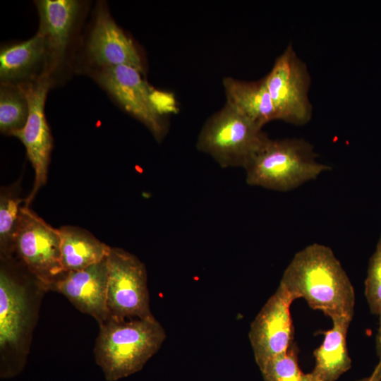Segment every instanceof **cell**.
<instances>
[{"mask_svg": "<svg viewBox=\"0 0 381 381\" xmlns=\"http://www.w3.org/2000/svg\"><path fill=\"white\" fill-rule=\"evenodd\" d=\"M29 108L22 87L4 83L0 91V130L11 133L26 124Z\"/></svg>", "mask_w": 381, "mask_h": 381, "instance_id": "19", "label": "cell"}, {"mask_svg": "<svg viewBox=\"0 0 381 381\" xmlns=\"http://www.w3.org/2000/svg\"><path fill=\"white\" fill-rule=\"evenodd\" d=\"M377 349L381 361V319L379 320L378 332L377 335Z\"/></svg>", "mask_w": 381, "mask_h": 381, "instance_id": "24", "label": "cell"}, {"mask_svg": "<svg viewBox=\"0 0 381 381\" xmlns=\"http://www.w3.org/2000/svg\"><path fill=\"white\" fill-rule=\"evenodd\" d=\"M14 250L44 288L65 273L59 229L25 205L21 208Z\"/></svg>", "mask_w": 381, "mask_h": 381, "instance_id": "7", "label": "cell"}, {"mask_svg": "<svg viewBox=\"0 0 381 381\" xmlns=\"http://www.w3.org/2000/svg\"><path fill=\"white\" fill-rule=\"evenodd\" d=\"M107 265L109 318L117 320L154 318L150 310L145 264L123 249L111 248L107 257Z\"/></svg>", "mask_w": 381, "mask_h": 381, "instance_id": "5", "label": "cell"}, {"mask_svg": "<svg viewBox=\"0 0 381 381\" xmlns=\"http://www.w3.org/2000/svg\"><path fill=\"white\" fill-rule=\"evenodd\" d=\"M140 73L125 65L104 67L99 80L128 112L142 121L159 140L165 133L166 126L154 102L152 90Z\"/></svg>", "mask_w": 381, "mask_h": 381, "instance_id": "10", "label": "cell"}, {"mask_svg": "<svg viewBox=\"0 0 381 381\" xmlns=\"http://www.w3.org/2000/svg\"><path fill=\"white\" fill-rule=\"evenodd\" d=\"M263 381H316L311 373H304L300 368L296 347L265 363L260 369Z\"/></svg>", "mask_w": 381, "mask_h": 381, "instance_id": "21", "label": "cell"}, {"mask_svg": "<svg viewBox=\"0 0 381 381\" xmlns=\"http://www.w3.org/2000/svg\"><path fill=\"white\" fill-rule=\"evenodd\" d=\"M331 320L332 327L322 332L324 340L313 351L315 366L310 373L316 381H336L351 367L346 336L352 320L346 317Z\"/></svg>", "mask_w": 381, "mask_h": 381, "instance_id": "14", "label": "cell"}, {"mask_svg": "<svg viewBox=\"0 0 381 381\" xmlns=\"http://www.w3.org/2000/svg\"><path fill=\"white\" fill-rule=\"evenodd\" d=\"M226 103L235 111L262 128L278 120L265 78L243 81L227 77L223 80Z\"/></svg>", "mask_w": 381, "mask_h": 381, "instance_id": "13", "label": "cell"}, {"mask_svg": "<svg viewBox=\"0 0 381 381\" xmlns=\"http://www.w3.org/2000/svg\"><path fill=\"white\" fill-rule=\"evenodd\" d=\"M22 199L14 189L1 190L0 196V247L4 256L14 250L15 237L18 227Z\"/></svg>", "mask_w": 381, "mask_h": 381, "instance_id": "20", "label": "cell"}, {"mask_svg": "<svg viewBox=\"0 0 381 381\" xmlns=\"http://www.w3.org/2000/svg\"><path fill=\"white\" fill-rule=\"evenodd\" d=\"M293 301L279 284L251 322L248 337L260 369L286 352L293 344L294 326L290 313Z\"/></svg>", "mask_w": 381, "mask_h": 381, "instance_id": "9", "label": "cell"}, {"mask_svg": "<svg viewBox=\"0 0 381 381\" xmlns=\"http://www.w3.org/2000/svg\"><path fill=\"white\" fill-rule=\"evenodd\" d=\"M279 284L293 301L303 298L309 307L329 317L353 319L355 291L332 250L314 243L296 253Z\"/></svg>", "mask_w": 381, "mask_h": 381, "instance_id": "1", "label": "cell"}, {"mask_svg": "<svg viewBox=\"0 0 381 381\" xmlns=\"http://www.w3.org/2000/svg\"><path fill=\"white\" fill-rule=\"evenodd\" d=\"M264 78L278 120L296 126L310 121L313 114L308 96L311 78L291 43L276 59Z\"/></svg>", "mask_w": 381, "mask_h": 381, "instance_id": "6", "label": "cell"}, {"mask_svg": "<svg viewBox=\"0 0 381 381\" xmlns=\"http://www.w3.org/2000/svg\"><path fill=\"white\" fill-rule=\"evenodd\" d=\"M49 86V78L42 76L22 87L28 104V118L22 129L11 133L23 143L35 171L33 188L25 199L24 205L27 207L47 179L52 138L45 119L44 104Z\"/></svg>", "mask_w": 381, "mask_h": 381, "instance_id": "8", "label": "cell"}, {"mask_svg": "<svg viewBox=\"0 0 381 381\" xmlns=\"http://www.w3.org/2000/svg\"><path fill=\"white\" fill-rule=\"evenodd\" d=\"M59 231L64 272L80 270L105 260L111 248L78 227L64 226Z\"/></svg>", "mask_w": 381, "mask_h": 381, "instance_id": "17", "label": "cell"}, {"mask_svg": "<svg viewBox=\"0 0 381 381\" xmlns=\"http://www.w3.org/2000/svg\"><path fill=\"white\" fill-rule=\"evenodd\" d=\"M36 5L40 21L38 32L44 37L47 50L60 57L68 43L79 3L75 0H40Z\"/></svg>", "mask_w": 381, "mask_h": 381, "instance_id": "16", "label": "cell"}, {"mask_svg": "<svg viewBox=\"0 0 381 381\" xmlns=\"http://www.w3.org/2000/svg\"><path fill=\"white\" fill-rule=\"evenodd\" d=\"M107 284L106 258L83 270L65 272L47 289L63 294L79 310L101 325L109 318Z\"/></svg>", "mask_w": 381, "mask_h": 381, "instance_id": "11", "label": "cell"}, {"mask_svg": "<svg viewBox=\"0 0 381 381\" xmlns=\"http://www.w3.org/2000/svg\"><path fill=\"white\" fill-rule=\"evenodd\" d=\"M381 380V361L375 368L373 373L368 377L356 381H380Z\"/></svg>", "mask_w": 381, "mask_h": 381, "instance_id": "23", "label": "cell"}, {"mask_svg": "<svg viewBox=\"0 0 381 381\" xmlns=\"http://www.w3.org/2000/svg\"><path fill=\"white\" fill-rule=\"evenodd\" d=\"M365 296L371 313L381 319V234L370 258L365 280Z\"/></svg>", "mask_w": 381, "mask_h": 381, "instance_id": "22", "label": "cell"}, {"mask_svg": "<svg viewBox=\"0 0 381 381\" xmlns=\"http://www.w3.org/2000/svg\"><path fill=\"white\" fill-rule=\"evenodd\" d=\"M316 157L304 139L269 138L244 167L246 183L277 191L295 189L331 169Z\"/></svg>", "mask_w": 381, "mask_h": 381, "instance_id": "3", "label": "cell"}, {"mask_svg": "<svg viewBox=\"0 0 381 381\" xmlns=\"http://www.w3.org/2000/svg\"><path fill=\"white\" fill-rule=\"evenodd\" d=\"M167 337L154 318L117 320L99 325L94 353L108 381L140 371L161 348Z\"/></svg>", "mask_w": 381, "mask_h": 381, "instance_id": "2", "label": "cell"}, {"mask_svg": "<svg viewBox=\"0 0 381 381\" xmlns=\"http://www.w3.org/2000/svg\"><path fill=\"white\" fill-rule=\"evenodd\" d=\"M88 52L95 63L104 67L125 65L140 72L143 71L140 56L133 42L103 8L97 11Z\"/></svg>", "mask_w": 381, "mask_h": 381, "instance_id": "12", "label": "cell"}, {"mask_svg": "<svg viewBox=\"0 0 381 381\" xmlns=\"http://www.w3.org/2000/svg\"><path fill=\"white\" fill-rule=\"evenodd\" d=\"M44 37L37 33L27 41L4 47L0 52V78L3 82L24 77L42 60L47 52Z\"/></svg>", "mask_w": 381, "mask_h": 381, "instance_id": "18", "label": "cell"}, {"mask_svg": "<svg viewBox=\"0 0 381 381\" xmlns=\"http://www.w3.org/2000/svg\"><path fill=\"white\" fill-rule=\"evenodd\" d=\"M268 138L262 128L226 104L206 121L197 147L224 168L244 169Z\"/></svg>", "mask_w": 381, "mask_h": 381, "instance_id": "4", "label": "cell"}, {"mask_svg": "<svg viewBox=\"0 0 381 381\" xmlns=\"http://www.w3.org/2000/svg\"><path fill=\"white\" fill-rule=\"evenodd\" d=\"M28 300L24 286L4 270L0 272V346H17L28 324Z\"/></svg>", "mask_w": 381, "mask_h": 381, "instance_id": "15", "label": "cell"}, {"mask_svg": "<svg viewBox=\"0 0 381 381\" xmlns=\"http://www.w3.org/2000/svg\"><path fill=\"white\" fill-rule=\"evenodd\" d=\"M381 381V380H380Z\"/></svg>", "mask_w": 381, "mask_h": 381, "instance_id": "25", "label": "cell"}]
</instances>
